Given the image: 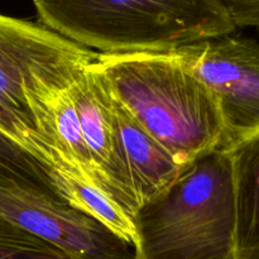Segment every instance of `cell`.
<instances>
[{
  "instance_id": "obj_11",
  "label": "cell",
  "mask_w": 259,
  "mask_h": 259,
  "mask_svg": "<svg viewBox=\"0 0 259 259\" xmlns=\"http://www.w3.org/2000/svg\"><path fill=\"white\" fill-rule=\"evenodd\" d=\"M71 82L72 80L47 85L43 89V100L50 110L56 142L78 182L96 187L90 153L83 139L75 105L68 94Z\"/></svg>"
},
{
  "instance_id": "obj_8",
  "label": "cell",
  "mask_w": 259,
  "mask_h": 259,
  "mask_svg": "<svg viewBox=\"0 0 259 259\" xmlns=\"http://www.w3.org/2000/svg\"><path fill=\"white\" fill-rule=\"evenodd\" d=\"M111 105L121 153L141 206L169 186L184 167L174 161L113 95Z\"/></svg>"
},
{
  "instance_id": "obj_3",
  "label": "cell",
  "mask_w": 259,
  "mask_h": 259,
  "mask_svg": "<svg viewBox=\"0 0 259 259\" xmlns=\"http://www.w3.org/2000/svg\"><path fill=\"white\" fill-rule=\"evenodd\" d=\"M136 259H235V192L228 151L182 168L133 218Z\"/></svg>"
},
{
  "instance_id": "obj_1",
  "label": "cell",
  "mask_w": 259,
  "mask_h": 259,
  "mask_svg": "<svg viewBox=\"0 0 259 259\" xmlns=\"http://www.w3.org/2000/svg\"><path fill=\"white\" fill-rule=\"evenodd\" d=\"M96 66L111 95L180 166L224 149L217 101L176 51L99 53Z\"/></svg>"
},
{
  "instance_id": "obj_13",
  "label": "cell",
  "mask_w": 259,
  "mask_h": 259,
  "mask_svg": "<svg viewBox=\"0 0 259 259\" xmlns=\"http://www.w3.org/2000/svg\"><path fill=\"white\" fill-rule=\"evenodd\" d=\"M0 259H70L57 248L0 218Z\"/></svg>"
},
{
  "instance_id": "obj_7",
  "label": "cell",
  "mask_w": 259,
  "mask_h": 259,
  "mask_svg": "<svg viewBox=\"0 0 259 259\" xmlns=\"http://www.w3.org/2000/svg\"><path fill=\"white\" fill-rule=\"evenodd\" d=\"M96 58L73 78L68 94L90 153L96 187L133 220L139 202L121 153L110 90L96 66Z\"/></svg>"
},
{
  "instance_id": "obj_14",
  "label": "cell",
  "mask_w": 259,
  "mask_h": 259,
  "mask_svg": "<svg viewBox=\"0 0 259 259\" xmlns=\"http://www.w3.org/2000/svg\"><path fill=\"white\" fill-rule=\"evenodd\" d=\"M235 28H253L259 33V0H220Z\"/></svg>"
},
{
  "instance_id": "obj_6",
  "label": "cell",
  "mask_w": 259,
  "mask_h": 259,
  "mask_svg": "<svg viewBox=\"0 0 259 259\" xmlns=\"http://www.w3.org/2000/svg\"><path fill=\"white\" fill-rule=\"evenodd\" d=\"M0 218L70 259H136L133 244L66 202L0 189Z\"/></svg>"
},
{
  "instance_id": "obj_10",
  "label": "cell",
  "mask_w": 259,
  "mask_h": 259,
  "mask_svg": "<svg viewBox=\"0 0 259 259\" xmlns=\"http://www.w3.org/2000/svg\"><path fill=\"white\" fill-rule=\"evenodd\" d=\"M67 180L0 131V189L67 202Z\"/></svg>"
},
{
  "instance_id": "obj_4",
  "label": "cell",
  "mask_w": 259,
  "mask_h": 259,
  "mask_svg": "<svg viewBox=\"0 0 259 259\" xmlns=\"http://www.w3.org/2000/svg\"><path fill=\"white\" fill-rule=\"evenodd\" d=\"M98 55L40 23L0 14V131L66 180L77 181L40 133L28 93L72 77Z\"/></svg>"
},
{
  "instance_id": "obj_5",
  "label": "cell",
  "mask_w": 259,
  "mask_h": 259,
  "mask_svg": "<svg viewBox=\"0 0 259 259\" xmlns=\"http://www.w3.org/2000/svg\"><path fill=\"white\" fill-rule=\"evenodd\" d=\"M176 53L214 96L224 149L259 133V40L228 34L192 43Z\"/></svg>"
},
{
  "instance_id": "obj_2",
  "label": "cell",
  "mask_w": 259,
  "mask_h": 259,
  "mask_svg": "<svg viewBox=\"0 0 259 259\" xmlns=\"http://www.w3.org/2000/svg\"><path fill=\"white\" fill-rule=\"evenodd\" d=\"M40 24L103 55L172 52L237 30L220 0H32Z\"/></svg>"
},
{
  "instance_id": "obj_12",
  "label": "cell",
  "mask_w": 259,
  "mask_h": 259,
  "mask_svg": "<svg viewBox=\"0 0 259 259\" xmlns=\"http://www.w3.org/2000/svg\"><path fill=\"white\" fill-rule=\"evenodd\" d=\"M67 201L75 209L85 212L110 232L134 245L136 229L133 220L96 187L67 180Z\"/></svg>"
},
{
  "instance_id": "obj_9",
  "label": "cell",
  "mask_w": 259,
  "mask_h": 259,
  "mask_svg": "<svg viewBox=\"0 0 259 259\" xmlns=\"http://www.w3.org/2000/svg\"><path fill=\"white\" fill-rule=\"evenodd\" d=\"M228 151L235 192V259H259V133Z\"/></svg>"
}]
</instances>
